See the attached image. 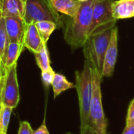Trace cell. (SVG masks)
<instances>
[{"label":"cell","mask_w":134,"mask_h":134,"mask_svg":"<svg viewBox=\"0 0 134 134\" xmlns=\"http://www.w3.org/2000/svg\"><path fill=\"white\" fill-rule=\"evenodd\" d=\"M93 0L81 2L75 16L64 23V36L72 50L83 47L88 39V34L92 22Z\"/></svg>","instance_id":"6da1fadb"},{"label":"cell","mask_w":134,"mask_h":134,"mask_svg":"<svg viewBox=\"0 0 134 134\" xmlns=\"http://www.w3.org/2000/svg\"><path fill=\"white\" fill-rule=\"evenodd\" d=\"M92 68V84L93 93L90 102L87 124L98 134H108V119L106 118L101 93L102 75L94 68Z\"/></svg>","instance_id":"7a4b0ae2"},{"label":"cell","mask_w":134,"mask_h":134,"mask_svg":"<svg viewBox=\"0 0 134 134\" xmlns=\"http://www.w3.org/2000/svg\"><path fill=\"white\" fill-rule=\"evenodd\" d=\"M75 88L77 90L81 126L87 124L93 93L92 68L89 60L85 58L82 71H75Z\"/></svg>","instance_id":"3957f363"},{"label":"cell","mask_w":134,"mask_h":134,"mask_svg":"<svg viewBox=\"0 0 134 134\" xmlns=\"http://www.w3.org/2000/svg\"><path fill=\"white\" fill-rule=\"evenodd\" d=\"M113 29L91 35L83 46L85 58L89 60L93 68H96L101 75L105 53L109 46Z\"/></svg>","instance_id":"277c9868"},{"label":"cell","mask_w":134,"mask_h":134,"mask_svg":"<svg viewBox=\"0 0 134 134\" xmlns=\"http://www.w3.org/2000/svg\"><path fill=\"white\" fill-rule=\"evenodd\" d=\"M41 20L53 21L58 28L63 27L64 23L63 16L55 11L49 0H25V24Z\"/></svg>","instance_id":"5b68a950"},{"label":"cell","mask_w":134,"mask_h":134,"mask_svg":"<svg viewBox=\"0 0 134 134\" xmlns=\"http://www.w3.org/2000/svg\"><path fill=\"white\" fill-rule=\"evenodd\" d=\"M114 0H93L92 22L88 37L115 27L116 20L112 15Z\"/></svg>","instance_id":"8992f818"},{"label":"cell","mask_w":134,"mask_h":134,"mask_svg":"<svg viewBox=\"0 0 134 134\" xmlns=\"http://www.w3.org/2000/svg\"><path fill=\"white\" fill-rule=\"evenodd\" d=\"M17 64L7 70L5 82L2 91V103L5 106L15 108L20 102L19 84L16 74Z\"/></svg>","instance_id":"52a82bcc"},{"label":"cell","mask_w":134,"mask_h":134,"mask_svg":"<svg viewBox=\"0 0 134 134\" xmlns=\"http://www.w3.org/2000/svg\"><path fill=\"white\" fill-rule=\"evenodd\" d=\"M118 57V27L115 26L111 33V38L109 46L105 53L103 69L101 72L102 77H111L114 74L115 64Z\"/></svg>","instance_id":"ba28073f"},{"label":"cell","mask_w":134,"mask_h":134,"mask_svg":"<svg viewBox=\"0 0 134 134\" xmlns=\"http://www.w3.org/2000/svg\"><path fill=\"white\" fill-rule=\"evenodd\" d=\"M23 45L24 48L27 49L33 53L39 52L44 47V46L46 45L42 42L39 32L36 27L35 23L31 22L28 24H26L23 38Z\"/></svg>","instance_id":"9c48e42d"},{"label":"cell","mask_w":134,"mask_h":134,"mask_svg":"<svg viewBox=\"0 0 134 134\" xmlns=\"http://www.w3.org/2000/svg\"><path fill=\"white\" fill-rule=\"evenodd\" d=\"M5 22L9 41L23 43L26 28L24 19L18 16H7L5 17Z\"/></svg>","instance_id":"30bf717a"},{"label":"cell","mask_w":134,"mask_h":134,"mask_svg":"<svg viewBox=\"0 0 134 134\" xmlns=\"http://www.w3.org/2000/svg\"><path fill=\"white\" fill-rule=\"evenodd\" d=\"M25 2L22 0H0V16H18L24 19Z\"/></svg>","instance_id":"8fae6325"},{"label":"cell","mask_w":134,"mask_h":134,"mask_svg":"<svg viewBox=\"0 0 134 134\" xmlns=\"http://www.w3.org/2000/svg\"><path fill=\"white\" fill-rule=\"evenodd\" d=\"M112 15L117 20L134 16V0H116L112 3Z\"/></svg>","instance_id":"7c38bea8"},{"label":"cell","mask_w":134,"mask_h":134,"mask_svg":"<svg viewBox=\"0 0 134 134\" xmlns=\"http://www.w3.org/2000/svg\"><path fill=\"white\" fill-rule=\"evenodd\" d=\"M52 7L60 14L73 17L77 13L80 2L77 0H49Z\"/></svg>","instance_id":"4fadbf2b"},{"label":"cell","mask_w":134,"mask_h":134,"mask_svg":"<svg viewBox=\"0 0 134 134\" xmlns=\"http://www.w3.org/2000/svg\"><path fill=\"white\" fill-rule=\"evenodd\" d=\"M24 49V45L21 42L13 41L9 42L3 60V65L5 70H8L12 66L17 64L18 58Z\"/></svg>","instance_id":"5bb4252c"},{"label":"cell","mask_w":134,"mask_h":134,"mask_svg":"<svg viewBox=\"0 0 134 134\" xmlns=\"http://www.w3.org/2000/svg\"><path fill=\"white\" fill-rule=\"evenodd\" d=\"M51 86L53 88L54 98H56L61 93H63L68 90L75 88V84L69 82L64 75L60 74V73H55L54 79L53 80Z\"/></svg>","instance_id":"9a60e30c"},{"label":"cell","mask_w":134,"mask_h":134,"mask_svg":"<svg viewBox=\"0 0 134 134\" xmlns=\"http://www.w3.org/2000/svg\"><path fill=\"white\" fill-rule=\"evenodd\" d=\"M35 25H36V27H37L38 32H39L41 38L45 44L47 43L50 35L54 31V30L58 28L57 25L54 22L49 21V20L38 21L35 23Z\"/></svg>","instance_id":"2e32d148"},{"label":"cell","mask_w":134,"mask_h":134,"mask_svg":"<svg viewBox=\"0 0 134 134\" xmlns=\"http://www.w3.org/2000/svg\"><path fill=\"white\" fill-rule=\"evenodd\" d=\"M34 55H35L36 64L38 67L39 68V69L41 70V71H46V70L52 68L50 65L49 51H48V48L46 45H45L44 47L39 52L34 53Z\"/></svg>","instance_id":"e0dca14e"},{"label":"cell","mask_w":134,"mask_h":134,"mask_svg":"<svg viewBox=\"0 0 134 134\" xmlns=\"http://www.w3.org/2000/svg\"><path fill=\"white\" fill-rule=\"evenodd\" d=\"M13 109L3 104H0V134H7Z\"/></svg>","instance_id":"ac0fdd59"},{"label":"cell","mask_w":134,"mask_h":134,"mask_svg":"<svg viewBox=\"0 0 134 134\" xmlns=\"http://www.w3.org/2000/svg\"><path fill=\"white\" fill-rule=\"evenodd\" d=\"M9 38L5 28V18L0 16V57L2 60H4L5 53L9 44Z\"/></svg>","instance_id":"d6986e66"},{"label":"cell","mask_w":134,"mask_h":134,"mask_svg":"<svg viewBox=\"0 0 134 134\" xmlns=\"http://www.w3.org/2000/svg\"><path fill=\"white\" fill-rule=\"evenodd\" d=\"M55 73L56 72L53 70V68L41 71V79H42V82L45 88L48 89L52 85Z\"/></svg>","instance_id":"ffe728a7"},{"label":"cell","mask_w":134,"mask_h":134,"mask_svg":"<svg viewBox=\"0 0 134 134\" xmlns=\"http://www.w3.org/2000/svg\"><path fill=\"white\" fill-rule=\"evenodd\" d=\"M133 126H134V98L130 103L126 119V126L129 127Z\"/></svg>","instance_id":"44dd1931"},{"label":"cell","mask_w":134,"mask_h":134,"mask_svg":"<svg viewBox=\"0 0 134 134\" xmlns=\"http://www.w3.org/2000/svg\"><path fill=\"white\" fill-rule=\"evenodd\" d=\"M6 73H7V70H5L2 60L0 57V104L2 103V91H3L5 82Z\"/></svg>","instance_id":"7402d4cb"},{"label":"cell","mask_w":134,"mask_h":134,"mask_svg":"<svg viewBox=\"0 0 134 134\" xmlns=\"http://www.w3.org/2000/svg\"><path fill=\"white\" fill-rule=\"evenodd\" d=\"M34 130H32L30 123L27 121H22L20 123L19 130L17 134H33Z\"/></svg>","instance_id":"603a6c76"},{"label":"cell","mask_w":134,"mask_h":134,"mask_svg":"<svg viewBox=\"0 0 134 134\" xmlns=\"http://www.w3.org/2000/svg\"><path fill=\"white\" fill-rule=\"evenodd\" d=\"M80 134H98L92 127H90L88 124L81 126Z\"/></svg>","instance_id":"cb8c5ba5"},{"label":"cell","mask_w":134,"mask_h":134,"mask_svg":"<svg viewBox=\"0 0 134 134\" xmlns=\"http://www.w3.org/2000/svg\"><path fill=\"white\" fill-rule=\"evenodd\" d=\"M33 134H49V130L47 129V126L46 125V121L44 119V121L42 122V125L36 130H34V133Z\"/></svg>","instance_id":"d4e9b609"},{"label":"cell","mask_w":134,"mask_h":134,"mask_svg":"<svg viewBox=\"0 0 134 134\" xmlns=\"http://www.w3.org/2000/svg\"><path fill=\"white\" fill-rule=\"evenodd\" d=\"M122 134H134V126L129 127L126 126Z\"/></svg>","instance_id":"484cf974"},{"label":"cell","mask_w":134,"mask_h":134,"mask_svg":"<svg viewBox=\"0 0 134 134\" xmlns=\"http://www.w3.org/2000/svg\"><path fill=\"white\" fill-rule=\"evenodd\" d=\"M77 1H78L79 2L81 3V2H86V1H88V0H77Z\"/></svg>","instance_id":"4316f807"},{"label":"cell","mask_w":134,"mask_h":134,"mask_svg":"<svg viewBox=\"0 0 134 134\" xmlns=\"http://www.w3.org/2000/svg\"><path fill=\"white\" fill-rule=\"evenodd\" d=\"M65 134H72L71 133H65Z\"/></svg>","instance_id":"83f0119b"},{"label":"cell","mask_w":134,"mask_h":134,"mask_svg":"<svg viewBox=\"0 0 134 134\" xmlns=\"http://www.w3.org/2000/svg\"><path fill=\"white\" fill-rule=\"evenodd\" d=\"M22 1H24V2H25V0H22Z\"/></svg>","instance_id":"f1b7e54d"}]
</instances>
